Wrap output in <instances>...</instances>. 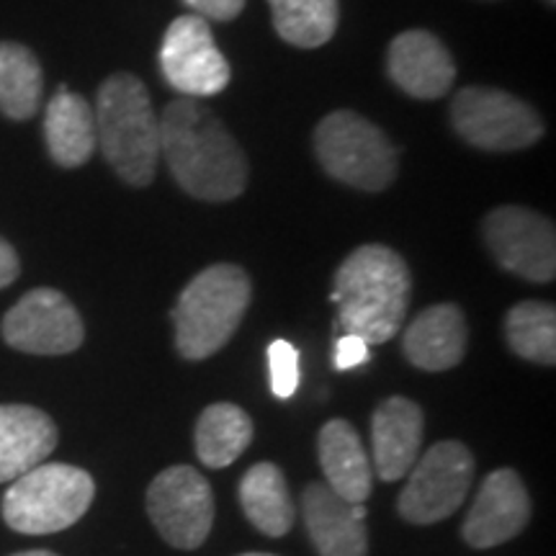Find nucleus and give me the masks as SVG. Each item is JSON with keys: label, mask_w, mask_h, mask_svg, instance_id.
<instances>
[{"label": "nucleus", "mask_w": 556, "mask_h": 556, "mask_svg": "<svg viewBox=\"0 0 556 556\" xmlns=\"http://www.w3.org/2000/svg\"><path fill=\"white\" fill-rule=\"evenodd\" d=\"M253 443V420L229 402L208 405L197 422V454L208 469H225Z\"/></svg>", "instance_id": "4be33fe9"}, {"label": "nucleus", "mask_w": 556, "mask_h": 556, "mask_svg": "<svg viewBox=\"0 0 556 556\" xmlns=\"http://www.w3.org/2000/svg\"><path fill=\"white\" fill-rule=\"evenodd\" d=\"M160 155L176 184L193 199L229 201L248 186V157L225 124L201 103L184 99L165 106Z\"/></svg>", "instance_id": "f257e3e1"}, {"label": "nucleus", "mask_w": 556, "mask_h": 556, "mask_svg": "<svg viewBox=\"0 0 556 556\" xmlns=\"http://www.w3.org/2000/svg\"><path fill=\"white\" fill-rule=\"evenodd\" d=\"M407 475L397 500L400 516L407 523L430 526L454 516L467 500L475 479V456L464 443L441 441L417 458Z\"/></svg>", "instance_id": "0eeeda50"}, {"label": "nucleus", "mask_w": 556, "mask_h": 556, "mask_svg": "<svg viewBox=\"0 0 556 556\" xmlns=\"http://www.w3.org/2000/svg\"><path fill=\"white\" fill-rule=\"evenodd\" d=\"M368 356H371V353H368V343L358 336H343L336 343V366L340 371L366 364Z\"/></svg>", "instance_id": "bb28decb"}, {"label": "nucleus", "mask_w": 556, "mask_h": 556, "mask_svg": "<svg viewBox=\"0 0 556 556\" xmlns=\"http://www.w3.org/2000/svg\"><path fill=\"white\" fill-rule=\"evenodd\" d=\"M186 5H191L201 18H214V21H229L245 9V0H184Z\"/></svg>", "instance_id": "cd10ccee"}, {"label": "nucleus", "mask_w": 556, "mask_h": 556, "mask_svg": "<svg viewBox=\"0 0 556 556\" xmlns=\"http://www.w3.org/2000/svg\"><path fill=\"white\" fill-rule=\"evenodd\" d=\"M45 139L47 150H50L52 160L60 168H80V165H86L93 150L99 148V142H96L93 106L83 96L60 86L52 101L47 103Z\"/></svg>", "instance_id": "aec40b11"}, {"label": "nucleus", "mask_w": 556, "mask_h": 556, "mask_svg": "<svg viewBox=\"0 0 556 556\" xmlns=\"http://www.w3.org/2000/svg\"><path fill=\"white\" fill-rule=\"evenodd\" d=\"M96 142L106 163L129 186H148L160 160V119L135 75H111L96 99Z\"/></svg>", "instance_id": "7ed1b4c3"}, {"label": "nucleus", "mask_w": 556, "mask_h": 556, "mask_svg": "<svg viewBox=\"0 0 556 556\" xmlns=\"http://www.w3.org/2000/svg\"><path fill=\"white\" fill-rule=\"evenodd\" d=\"M407 263L387 245H361L336 270L332 302L345 336L381 345L397 336L409 304Z\"/></svg>", "instance_id": "f03ea898"}, {"label": "nucleus", "mask_w": 556, "mask_h": 556, "mask_svg": "<svg viewBox=\"0 0 556 556\" xmlns=\"http://www.w3.org/2000/svg\"><path fill=\"white\" fill-rule=\"evenodd\" d=\"M387 67L392 80L413 99L446 96L456 80V65L443 41L428 31H405L389 45Z\"/></svg>", "instance_id": "4468645a"}, {"label": "nucleus", "mask_w": 556, "mask_h": 556, "mask_svg": "<svg viewBox=\"0 0 556 556\" xmlns=\"http://www.w3.org/2000/svg\"><path fill=\"white\" fill-rule=\"evenodd\" d=\"M0 332L11 348L34 356H65L86 338L78 309L58 289H34L21 296L5 312Z\"/></svg>", "instance_id": "9b49d317"}, {"label": "nucleus", "mask_w": 556, "mask_h": 556, "mask_svg": "<svg viewBox=\"0 0 556 556\" xmlns=\"http://www.w3.org/2000/svg\"><path fill=\"white\" fill-rule=\"evenodd\" d=\"M278 37L302 50L328 45L338 29V0H268Z\"/></svg>", "instance_id": "b1692460"}, {"label": "nucleus", "mask_w": 556, "mask_h": 556, "mask_svg": "<svg viewBox=\"0 0 556 556\" xmlns=\"http://www.w3.org/2000/svg\"><path fill=\"white\" fill-rule=\"evenodd\" d=\"M315 152L325 173L361 191H384L397 178L400 155L377 124L353 111H336L315 129Z\"/></svg>", "instance_id": "423d86ee"}, {"label": "nucleus", "mask_w": 556, "mask_h": 556, "mask_svg": "<svg viewBox=\"0 0 556 556\" xmlns=\"http://www.w3.org/2000/svg\"><path fill=\"white\" fill-rule=\"evenodd\" d=\"M451 122L479 150H526L544 137V122L526 101L497 88H464L451 103Z\"/></svg>", "instance_id": "6e6552de"}, {"label": "nucleus", "mask_w": 556, "mask_h": 556, "mask_svg": "<svg viewBox=\"0 0 556 556\" xmlns=\"http://www.w3.org/2000/svg\"><path fill=\"white\" fill-rule=\"evenodd\" d=\"M240 505L250 523L274 539L287 536L296 520V507L283 471L270 462L255 464L242 477Z\"/></svg>", "instance_id": "412c9836"}, {"label": "nucleus", "mask_w": 556, "mask_h": 556, "mask_svg": "<svg viewBox=\"0 0 556 556\" xmlns=\"http://www.w3.org/2000/svg\"><path fill=\"white\" fill-rule=\"evenodd\" d=\"M21 274V263L16 250L11 248V242H5L0 238V289L11 287Z\"/></svg>", "instance_id": "c85d7f7f"}, {"label": "nucleus", "mask_w": 556, "mask_h": 556, "mask_svg": "<svg viewBox=\"0 0 556 556\" xmlns=\"http://www.w3.org/2000/svg\"><path fill=\"white\" fill-rule=\"evenodd\" d=\"M270 387L281 400H289L299 387V353L287 340H274L268 348Z\"/></svg>", "instance_id": "a878e982"}, {"label": "nucleus", "mask_w": 556, "mask_h": 556, "mask_svg": "<svg viewBox=\"0 0 556 556\" xmlns=\"http://www.w3.org/2000/svg\"><path fill=\"white\" fill-rule=\"evenodd\" d=\"M45 75L29 47L0 41V114L13 122L31 119L39 111Z\"/></svg>", "instance_id": "5701e85b"}, {"label": "nucleus", "mask_w": 556, "mask_h": 556, "mask_svg": "<svg viewBox=\"0 0 556 556\" xmlns=\"http://www.w3.org/2000/svg\"><path fill=\"white\" fill-rule=\"evenodd\" d=\"M148 513L160 536L176 548H199L214 523L212 486L197 469L170 467L152 479Z\"/></svg>", "instance_id": "1a4fd4ad"}, {"label": "nucleus", "mask_w": 556, "mask_h": 556, "mask_svg": "<svg viewBox=\"0 0 556 556\" xmlns=\"http://www.w3.org/2000/svg\"><path fill=\"white\" fill-rule=\"evenodd\" d=\"M505 336L520 358L541 366L556 364V312L546 302H520L507 312Z\"/></svg>", "instance_id": "393cba45"}, {"label": "nucleus", "mask_w": 556, "mask_h": 556, "mask_svg": "<svg viewBox=\"0 0 556 556\" xmlns=\"http://www.w3.org/2000/svg\"><path fill=\"white\" fill-rule=\"evenodd\" d=\"M548 3H554V0H548Z\"/></svg>", "instance_id": "2f4dec72"}, {"label": "nucleus", "mask_w": 556, "mask_h": 556, "mask_svg": "<svg viewBox=\"0 0 556 556\" xmlns=\"http://www.w3.org/2000/svg\"><path fill=\"white\" fill-rule=\"evenodd\" d=\"M319 464L325 484L351 505H364L371 497L374 467L356 428L348 420H330L317 438Z\"/></svg>", "instance_id": "6ab92c4d"}, {"label": "nucleus", "mask_w": 556, "mask_h": 556, "mask_svg": "<svg viewBox=\"0 0 556 556\" xmlns=\"http://www.w3.org/2000/svg\"><path fill=\"white\" fill-rule=\"evenodd\" d=\"M240 556H274V554H240Z\"/></svg>", "instance_id": "7c9ffc66"}, {"label": "nucleus", "mask_w": 556, "mask_h": 556, "mask_svg": "<svg viewBox=\"0 0 556 556\" xmlns=\"http://www.w3.org/2000/svg\"><path fill=\"white\" fill-rule=\"evenodd\" d=\"M13 556H58V554H52V552H21V554H13Z\"/></svg>", "instance_id": "c756f323"}, {"label": "nucleus", "mask_w": 556, "mask_h": 556, "mask_svg": "<svg viewBox=\"0 0 556 556\" xmlns=\"http://www.w3.org/2000/svg\"><path fill=\"white\" fill-rule=\"evenodd\" d=\"M304 526L319 556H366V507L338 497L328 484H307L302 495Z\"/></svg>", "instance_id": "2eb2a0df"}, {"label": "nucleus", "mask_w": 556, "mask_h": 556, "mask_svg": "<svg viewBox=\"0 0 556 556\" xmlns=\"http://www.w3.org/2000/svg\"><path fill=\"white\" fill-rule=\"evenodd\" d=\"M253 287L242 268L217 263L193 278L173 309L176 348L184 358L204 361L222 351L240 328Z\"/></svg>", "instance_id": "20e7f679"}, {"label": "nucleus", "mask_w": 556, "mask_h": 556, "mask_svg": "<svg viewBox=\"0 0 556 556\" xmlns=\"http://www.w3.org/2000/svg\"><path fill=\"white\" fill-rule=\"evenodd\" d=\"M482 232L500 268L526 281H554L556 235L546 217L523 206H500L486 214Z\"/></svg>", "instance_id": "9d476101"}, {"label": "nucleus", "mask_w": 556, "mask_h": 556, "mask_svg": "<svg viewBox=\"0 0 556 556\" xmlns=\"http://www.w3.org/2000/svg\"><path fill=\"white\" fill-rule=\"evenodd\" d=\"M93 495L88 471L45 462L13 479L3 495V520L26 536L58 533L86 516Z\"/></svg>", "instance_id": "39448f33"}, {"label": "nucleus", "mask_w": 556, "mask_h": 556, "mask_svg": "<svg viewBox=\"0 0 556 556\" xmlns=\"http://www.w3.org/2000/svg\"><path fill=\"white\" fill-rule=\"evenodd\" d=\"M422 409L407 397L381 402L371 420V462L384 482H397L415 467L422 448Z\"/></svg>", "instance_id": "dca6fc26"}, {"label": "nucleus", "mask_w": 556, "mask_h": 556, "mask_svg": "<svg viewBox=\"0 0 556 556\" xmlns=\"http://www.w3.org/2000/svg\"><path fill=\"white\" fill-rule=\"evenodd\" d=\"M409 364L422 371H448L467 353V319L456 304H433L413 319L402 338Z\"/></svg>", "instance_id": "f3484780"}, {"label": "nucleus", "mask_w": 556, "mask_h": 556, "mask_svg": "<svg viewBox=\"0 0 556 556\" xmlns=\"http://www.w3.org/2000/svg\"><path fill=\"white\" fill-rule=\"evenodd\" d=\"M160 70L178 93L189 99L217 96L229 83V65L214 45L206 18L178 16L168 26L160 47Z\"/></svg>", "instance_id": "f8f14e48"}, {"label": "nucleus", "mask_w": 556, "mask_h": 556, "mask_svg": "<svg viewBox=\"0 0 556 556\" xmlns=\"http://www.w3.org/2000/svg\"><path fill=\"white\" fill-rule=\"evenodd\" d=\"M58 446L52 417L29 405H0V484L47 462Z\"/></svg>", "instance_id": "a211bd4d"}, {"label": "nucleus", "mask_w": 556, "mask_h": 556, "mask_svg": "<svg viewBox=\"0 0 556 556\" xmlns=\"http://www.w3.org/2000/svg\"><path fill=\"white\" fill-rule=\"evenodd\" d=\"M531 518V500L513 469H497L479 486L462 533L475 548H492L513 541Z\"/></svg>", "instance_id": "ddd939ff"}]
</instances>
